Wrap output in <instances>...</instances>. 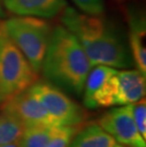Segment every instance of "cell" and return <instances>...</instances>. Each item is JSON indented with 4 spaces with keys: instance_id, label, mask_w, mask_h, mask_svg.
Masks as SVG:
<instances>
[{
    "instance_id": "cell-1",
    "label": "cell",
    "mask_w": 146,
    "mask_h": 147,
    "mask_svg": "<svg viewBox=\"0 0 146 147\" xmlns=\"http://www.w3.org/2000/svg\"><path fill=\"white\" fill-rule=\"evenodd\" d=\"M61 13L63 26L79 40L92 67L102 65L128 68L134 65L128 40L111 21L102 15L82 13L67 6Z\"/></svg>"
},
{
    "instance_id": "cell-2",
    "label": "cell",
    "mask_w": 146,
    "mask_h": 147,
    "mask_svg": "<svg viewBox=\"0 0 146 147\" xmlns=\"http://www.w3.org/2000/svg\"><path fill=\"white\" fill-rule=\"evenodd\" d=\"M91 67L76 36L63 25L53 28L41 67L46 79L81 95Z\"/></svg>"
},
{
    "instance_id": "cell-3",
    "label": "cell",
    "mask_w": 146,
    "mask_h": 147,
    "mask_svg": "<svg viewBox=\"0 0 146 147\" xmlns=\"http://www.w3.org/2000/svg\"><path fill=\"white\" fill-rule=\"evenodd\" d=\"M37 73L0 22V105L29 89Z\"/></svg>"
},
{
    "instance_id": "cell-4",
    "label": "cell",
    "mask_w": 146,
    "mask_h": 147,
    "mask_svg": "<svg viewBox=\"0 0 146 147\" xmlns=\"http://www.w3.org/2000/svg\"><path fill=\"white\" fill-rule=\"evenodd\" d=\"M4 28L38 74L52 30L49 23L40 17L18 15L4 22Z\"/></svg>"
},
{
    "instance_id": "cell-5",
    "label": "cell",
    "mask_w": 146,
    "mask_h": 147,
    "mask_svg": "<svg viewBox=\"0 0 146 147\" xmlns=\"http://www.w3.org/2000/svg\"><path fill=\"white\" fill-rule=\"evenodd\" d=\"M29 90L41 102L57 126L82 125L88 117L85 108L51 83L35 82Z\"/></svg>"
},
{
    "instance_id": "cell-6",
    "label": "cell",
    "mask_w": 146,
    "mask_h": 147,
    "mask_svg": "<svg viewBox=\"0 0 146 147\" xmlns=\"http://www.w3.org/2000/svg\"><path fill=\"white\" fill-rule=\"evenodd\" d=\"M118 70L108 65H95L90 69L83 86V105L94 109L117 105Z\"/></svg>"
},
{
    "instance_id": "cell-7",
    "label": "cell",
    "mask_w": 146,
    "mask_h": 147,
    "mask_svg": "<svg viewBox=\"0 0 146 147\" xmlns=\"http://www.w3.org/2000/svg\"><path fill=\"white\" fill-rule=\"evenodd\" d=\"M98 124L120 144L146 147L145 139L139 134L133 121L130 105L114 107L105 112L99 119Z\"/></svg>"
},
{
    "instance_id": "cell-8",
    "label": "cell",
    "mask_w": 146,
    "mask_h": 147,
    "mask_svg": "<svg viewBox=\"0 0 146 147\" xmlns=\"http://www.w3.org/2000/svg\"><path fill=\"white\" fill-rule=\"evenodd\" d=\"M1 110L15 116L24 124L25 128L39 125L57 126L53 119L29 89L1 105Z\"/></svg>"
},
{
    "instance_id": "cell-9",
    "label": "cell",
    "mask_w": 146,
    "mask_h": 147,
    "mask_svg": "<svg viewBox=\"0 0 146 147\" xmlns=\"http://www.w3.org/2000/svg\"><path fill=\"white\" fill-rule=\"evenodd\" d=\"M128 45L137 69L146 76V21L141 11L128 12Z\"/></svg>"
},
{
    "instance_id": "cell-10",
    "label": "cell",
    "mask_w": 146,
    "mask_h": 147,
    "mask_svg": "<svg viewBox=\"0 0 146 147\" xmlns=\"http://www.w3.org/2000/svg\"><path fill=\"white\" fill-rule=\"evenodd\" d=\"M6 9L17 15L51 18L67 6L65 0H2Z\"/></svg>"
},
{
    "instance_id": "cell-11",
    "label": "cell",
    "mask_w": 146,
    "mask_h": 147,
    "mask_svg": "<svg viewBox=\"0 0 146 147\" xmlns=\"http://www.w3.org/2000/svg\"><path fill=\"white\" fill-rule=\"evenodd\" d=\"M117 105L133 104L144 98L145 76L138 69H124L118 71Z\"/></svg>"
},
{
    "instance_id": "cell-12",
    "label": "cell",
    "mask_w": 146,
    "mask_h": 147,
    "mask_svg": "<svg viewBox=\"0 0 146 147\" xmlns=\"http://www.w3.org/2000/svg\"><path fill=\"white\" fill-rule=\"evenodd\" d=\"M117 143L98 123H90L77 131L68 147H114Z\"/></svg>"
},
{
    "instance_id": "cell-13",
    "label": "cell",
    "mask_w": 146,
    "mask_h": 147,
    "mask_svg": "<svg viewBox=\"0 0 146 147\" xmlns=\"http://www.w3.org/2000/svg\"><path fill=\"white\" fill-rule=\"evenodd\" d=\"M25 130V125L12 114L2 110L0 113V145L17 142Z\"/></svg>"
},
{
    "instance_id": "cell-14",
    "label": "cell",
    "mask_w": 146,
    "mask_h": 147,
    "mask_svg": "<svg viewBox=\"0 0 146 147\" xmlns=\"http://www.w3.org/2000/svg\"><path fill=\"white\" fill-rule=\"evenodd\" d=\"M52 127L42 125L26 127L17 142V147H46Z\"/></svg>"
},
{
    "instance_id": "cell-15",
    "label": "cell",
    "mask_w": 146,
    "mask_h": 147,
    "mask_svg": "<svg viewBox=\"0 0 146 147\" xmlns=\"http://www.w3.org/2000/svg\"><path fill=\"white\" fill-rule=\"evenodd\" d=\"M82 125L53 126L46 147H68L74 135Z\"/></svg>"
},
{
    "instance_id": "cell-16",
    "label": "cell",
    "mask_w": 146,
    "mask_h": 147,
    "mask_svg": "<svg viewBox=\"0 0 146 147\" xmlns=\"http://www.w3.org/2000/svg\"><path fill=\"white\" fill-rule=\"evenodd\" d=\"M131 115L139 134L146 140V104L145 99L142 98L139 101L130 104Z\"/></svg>"
},
{
    "instance_id": "cell-17",
    "label": "cell",
    "mask_w": 146,
    "mask_h": 147,
    "mask_svg": "<svg viewBox=\"0 0 146 147\" xmlns=\"http://www.w3.org/2000/svg\"><path fill=\"white\" fill-rule=\"evenodd\" d=\"M83 13L89 15H102L104 11V0H72Z\"/></svg>"
},
{
    "instance_id": "cell-18",
    "label": "cell",
    "mask_w": 146,
    "mask_h": 147,
    "mask_svg": "<svg viewBox=\"0 0 146 147\" xmlns=\"http://www.w3.org/2000/svg\"><path fill=\"white\" fill-rule=\"evenodd\" d=\"M4 5H3V2L2 0H0V19H2V18H4L6 16V12L4 11Z\"/></svg>"
},
{
    "instance_id": "cell-19",
    "label": "cell",
    "mask_w": 146,
    "mask_h": 147,
    "mask_svg": "<svg viewBox=\"0 0 146 147\" xmlns=\"http://www.w3.org/2000/svg\"><path fill=\"white\" fill-rule=\"evenodd\" d=\"M0 147H17V142L8 143V144H2V145H0Z\"/></svg>"
},
{
    "instance_id": "cell-20",
    "label": "cell",
    "mask_w": 146,
    "mask_h": 147,
    "mask_svg": "<svg viewBox=\"0 0 146 147\" xmlns=\"http://www.w3.org/2000/svg\"><path fill=\"white\" fill-rule=\"evenodd\" d=\"M114 147H129V146H126V145H122V144H120V143H117L116 145Z\"/></svg>"
},
{
    "instance_id": "cell-21",
    "label": "cell",
    "mask_w": 146,
    "mask_h": 147,
    "mask_svg": "<svg viewBox=\"0 0 146 147\" xmlns=\"http://www.w3.org/2000/svg\"><path fill=\"white\" fill-rule=\"evenodd\" d=\"M116 1H118V2H122V1H124V0H116Z\"/></svg>"
}]
</instances>
